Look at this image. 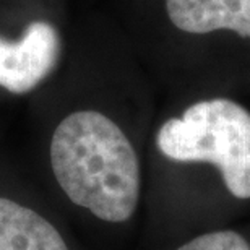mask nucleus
Returning a JSON list of instances; mask_svg holds the SVG:
<instances>
[{
  "label": "nucleus",
  "mask_w": 250,
  "mask_h": 250,
  "mask_svg": "<svg viewBox=\"0 0 250 250\" xmlns=\"http://www.w3.org/2000/svg\"><path fill=\"white\" fill-rule=\"evenodd\" d=\"M61 38L51 23L33 21L18 41L0 36V86L23 94L36 88L56 68Z\"/></svg>",
  "instance_id": "3"
},
{
  "label": "nucleus",
  "mask_w": 250,
  "mask_h": 250,
  "mask_svg": "<svg viewBox=\"0 0 250 250\" xmlns=\"http://www.w3.org/2000/svg\"><path fill=\"white\" fill-rule=\"evenodd\" d=\"M0 250H68V247L46 218L0 197Z\"/></svg>",
  "instance_id": "5"
},
{
  "label": "nucleus",
  "mask_w": 250,
  "mask_h": 250,
  "mask_svg": "<svg viewBox=\"0 0 250 250\" xmlns=\"http://www.w3.org/2000/svg\"><path fill=\"white\" fill-rule=\"evenodd\" d=\"M59 186L75 205L109 223L132 218L140 198V163L130 140L111 119L78 111L59 124L51 142Z\"/></svg>",
  "instance_id": "1"
},
{
  "label": "nucleus",
  "mask_w": 250,
  "mask_h": 250,
  "mask_svg": "<svg viewBox=\"0 0 250 250\" xmlns=\"http://www.w3.org/2000/svg\"><path fill=\"white\" fill-rule=\"evenodd\" d=\"M156 146L172 161L213 164L229 193L250 198V112L241 104L226 98L192 104L161 125Z\"/></svg>",
  "instance_id": "2"
},
{
  "label": "nucleus",
  "mask_w": 250,
  "mask_h": 250,
  "mask_svg": "<svg viewBox=\"0 0 250 250\" xmlns=\"http://www.w3.org/2000/svg\"><path fill=\"white\" fill-rule=\"evenodd\" d=\"M166 7L174 26L186 33L231 29L250 39V0H167Z\"/></svg>",
  "instance_id": "4"
},
{
  "label": "nucleus",
  "mask_w": 250,
  "mask_h": 250,
  "mask_svg": "<svg viewBox=\"0 0 250 250\" xmlns=\"http://www.w3.org/2000/svg\"><path fill=\"white\" fill-rule=\"evenodd\" d=\"M176 250H250V244L236 231H213L193 237Z\"/></svg>",
  "instance_id": "6"
}]
</instances>
